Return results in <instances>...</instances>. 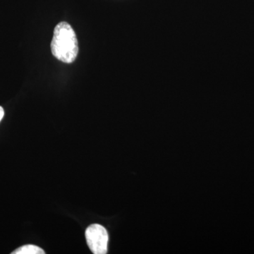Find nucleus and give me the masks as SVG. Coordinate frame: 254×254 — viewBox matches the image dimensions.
I'll list each match as a JSON object with an SVG mask.
<instances>
[{"mask_svg": "<svg viewBox=\"0 0 254 254\" xmlns=\"http://www.w3.org/2000/svg\"><path fill=\"white\" fill-rule=\"evenodd\" d=\"M12 254H44L45 251L35 245H24L15 250Z\"/></svg>", "mask_w": 254, "mask_h": 254, "instance_id": "nucleus-3", "label": "nucleus"}, {"mask_svg": "<svg viewBox=\"0 0 254 254\" xmlns=\"http://www.w3.org/2000/svg\"><path fill=\"white\" fill-rule=\"evenodd\" d=\"M4 109L0 106V122L2 120V118H4Z\"/></svg>", "mask_w": 254, "mask_h": 254, "instance_id": "nucleus-4", "label": "nucleus"}, {"mask_svg": "<svg viewBox=\"0 0 254 254\" xmlns=\"http://www.w3.org/2000/svg\"><path fill=\"white\" fill-rule=\"evenodd\" d=\"M52 53L63 63H72L78 53V40L72 27L61 22L55 28L51 43Z\"/></svg>", "mask_w": 254, "mask_h": 254, "instance_id": "nucleus-1", "label": "nucleus"}, {"mask_svg": "<svg viewBox=\"0 0 254 254\" xmlns=\"http://www.w3.org/2000/svg\"><path fill=\"white\" fill-rule=\"evenodd\" d=\"M86 238L88 247L92 253L105 254L108 253L109 235L104 227L98 224H93L86 229Z\"/></svg>", "mask_w": 254, "mask_h": 254, "instance_id": "nucleus-2", "label": "nucleus"}]
</instances>
